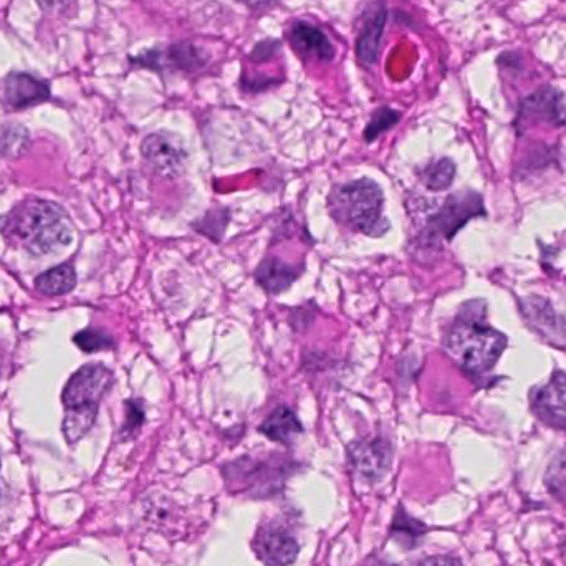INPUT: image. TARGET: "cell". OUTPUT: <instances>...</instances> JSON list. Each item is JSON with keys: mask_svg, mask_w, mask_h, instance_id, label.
Listing matches in <instances>:
<instances>
[{"mask_svg": "<svg viewBox=\"0 0 566 566\" xmlns=\"http://www.w3.org/2000/svg\"><path fill=\"white\" fill-rule=\"evenodd\" d=\"M393 451L384 439H361L348 446V462L356 477L375 484L388 474Z\"/></svg>", "mask_w": 566, "mask_h": 566, "instance_id": "52a82bcc", "label": "cell"}, {"mask_svg": "<svg viewBox=\"0 0 566 566\" xmlns=\"http://www.w3.org/2000/svg\"><path fill=\"white\" fill-rule=\"evenodd\" d=\"M75 285H77V274L70 264L57 265L39 275L35 280L37 290L48 297H57V295L72 292Z\"/></svg>", "mask_w": 566, "mask_h": 566, "instance_id": "e0dca14e", "label": "cell"}, {"mask_svg": "<svg viewBox=\"0 0 566 566\" xmlns=\"http://www.w3.org/2000/svg\"><path fill=\"white\" fill-rule=\"evenodd\" d=\"M290 42L305 57L315 58L320 62H331L335 58V47L315 25L297 22L290 30Z\"/></svg>", "mask_w": 566, "mask_h": 566, "instance_id": "5bb4252c", "label": "cell"}, {"mask_svg": "<svg viewBox=\"0 0 566 566\" xmlns=\"http://www.w3.org/2000/svg\"><path fill=\"white\" fill-rule=\"evenodd\" d=\"M115 376L106 366L87 365L68 379L63 389V406L68 408H98L111 386Z\"/></svg>", "mask_w": 566, "mask_h": 566, "instance_id": "5b68a950", "label": "cell"}, {"mask_svg": "<svg viewBox=\"0 0 566 566\" xmlns=\"http://www.w3.org/2000/svg\"><path fill=\"white\" fill-rule=\"evenodd\" d=\"M27 143H29V135L22 126L12 125L0 130V151L4 154L15 156L22 153Z\"/></svg>", "mask_w": 566, "mask_h": 566, "instance_id": "cb8c5ba5", "label": "cell"}, {"mask_svg": "<svg viewBox=\"0 0 566 566\" xmlns=\"http://www.w3.org/2000/svg\"><path fill=\"white\" fill-rule=\"evenodd\" d=\"M480 214H484V207L479 194L472 191L452 194L447 197L441 209L429 217L424 231L419 236V244L424 247H439L442 242L456 236L472 217Z\"/></svg>", "mask_w": 566, "mask_h": 566, "instance_id": "277c9868", "label": "cell"}, {"mask_svg": "<svg viewBox=\"0 0 566 566\" xmlns=\"http://www.w3.org/2000/svg\"><path fill=\"white\" fill-rule=\"evenodd\" d=\"M533 413L547 426L566 429V373L555 371L545 386L532 394Z\"/></svg>", "mask_w": 566, "mask_h": 566, "instance_id": "9c48e42d", "label": "cell"}, {"mask_svg": "<svg viewBox=\"0 0 566 566\" xmlns=\"http://www.w3.org/2000/svg\"><path fill=\"white\" fill-rule=\"evenodd\" d=\"M136 63H141V67L154 68V70H183L192 72L196 68L204 67L206 57L199 48L191 44H176L166 48L163 52L151 50L136 58Z\"/></svg>", "mask_w": 566, "mask_h": 566, "instance_id": "30bf717a", "label": "cell"}, {"mask_svg": "<svg viewBox=\"0 0 566 566\" xmlns=\"http://www.w3.org/2000/svg\"><path fill=\"white\" fill-rule=\"evenodd\" d=\"M227 222H229V212L224 211V209H217V211L207 212L201 221L194 222L192 226L202 236L209 237L214 242H219L224 236Z\"/></svg>", "mask_w": 566, "mask_h": 566, "instance_id": "44dd1931", "label": "cell"}, {"mask_svg": "<svg viewBox=\"0 0 566 566\" xmlns=\"http://www.w3.org/2000/svg\"><path fill=\"white\" fill-rule=\"evenodd\" d=\"M384 24H386V9L383 5H375V9L371 10L370 15L366 17L360 37L356 42V55L361 65L371 67L378 60Z\"/></svg>", "mask_w": 566, "mask_h": 566, "instance_id": "9a60e30c", "label": "cell"}, {"mask_svg": "<svg viewBox=\"0 0 566 566\" xmlns=\"http://www.w3.org/2000/svg\"><path fill=\"white\" fill-rule=\"evenodd\" d=\"M399 120H401V115L398 111L393 110V108H379L366 126V143H373V141L378 140L379 136L398 125Z\"/></svg>", "mask_w": 566, "mask_h": 566, "instance_id": "7402d4cb", "label": "cell"}, {"mask_svg": "<svg viewBox=\"0 0 566 566\" xmlns=\"http://www.w3.org/2000/svg\"><path fill=\"white\" fill-rule=\"evenodd\" d=\"M545 485L553 497L566 502V449L550 462L545 474Z\"/></svg>", "mask_w": 566, "mask_h": 566, "instance_id": "ffe728a7", "label": "cell"}, {"mask_svg": "<svg viewBox=\"0 0 566 566\" xmlns=\"http://www.w3.org/2000/svg\"><path fill=\"white\" fill-rule=\"evenodd\" d=\"M505 346L507 338L485 323V305L477 300L462 305L444 340V348L452 360L472 378L487 375Z\"/></svg>", "mask_w": 566, "mask_h": 566, "instance_id": "7a4b0ae2", "label": "cell"}, {"mask_svg": "<svg viewBox=\"0 0 566 566\" xmlns=\"http://www.w3.org/2000/svg\"><path fill=\"white\" fill-rule=\"evenodd\" d=\"M37 2L48 14L73 17L77 12V0H37Z\"/></svg>", "mask_w": 566, "mask_h": 566, "instance_id": "484cf974", "label": "cell"}, {"mask_svg": "<svg viewBox=\"0 0 566 566\" xmlns=\"http://www.w3.org/2000/svg\"><path fill=\"white\" fill-rule=\"evenodd\" d=\"M75 343L82 348L85 353H96V351L111 350L115 346V341L106 331L88 328L75 336Z\"/></svg>", "mask_w": 566, "mask_h": 566, "instance_id": "603a6c76", "label": "cell"}, {"mask_svg": "<svg viewBox=\"0 0 566 566\" xmlns=\"http://www.w3.org/2000/svg\"><path fill=\"white\" fill-rule=\"evenodd\" d=\"M328 211L340 226L363 236L381 237L388 232L384 194L378 184L363 178L331 189Z\"/></svg>", "mask_w": 566, "mask_h": 566, "instance_id": "3957f363", "label": "cell"}, {"mask_svg": "<svg viewBox=\"0 0 566 566\" xmlns=\"http://www.w3.org/2000/svg\"><path fill=\"white\" fill-rule=\"evenodd\" d=\"M98 408H68L63 419V436L70 444L80 441L96 421Z\"/></svg>", "mask_w": 566, "mask_h": 566, "instance_id": "d6986e66", "label": "cell"}, {"mask_svg": "<svg viewBox=\"0 0 566 566\" xmlns=\"http://www.w3.org/2000/svg\"><path fill=\"white\" fill-rule=\"evenodd\" d=\"M303 274L302 267L287 264L277 257H267L260 262L259 267L255 269V282L259 283V287L269 295H280L293 283L300 279Z\"/></svg>", "mask_w": 566, "mask_h": 566, "instance_id": "4fadbf2b", "label": "cell"}, {"mask_svg": "<svg viewBox=\"0 0 566 566\" xmlns=\"http://www.w3.org/2000/svg\"><path fill=\"white\" fill-rule=\"evenodd\" d=\"M0 234L35 257L57 254L72 244V224L55 202L29 199L0 217Z\"/></svg>", "mask_w": 566, "mask_h": 566, "instance_id": "6da1fadb", "label": "cell"}, {"mask_svg": "<svg viewBox=\"0 0 566 566\" xmlns=\"http://www.w3.org/2000/svg\"><path fill=\"white\" fill-rule=\"evenodd\" d=\"M141 154L154 173L168 179L178 178L188 159L183 143L168 133L146 136L141 143Z\"/></svg>", "mask_w": 566, "mask_h": 566, "instance_id": "8992f818", "label": "cell"}, {"mask_svg": "<svg viewBox=\"0 0 566 566\" xmlns=\"http://www.w3.org/2000/svg\"><path fill=\"white\" fill-rule=\"evenodd\" d=\"M50 98V90L39 78L27 73H12L5 80V101L10 108L22 110Z\"/></svg>", "mask_w": 566, "mask_h": 566, "instance_id": "7c38bea8", "label": "cell"}, {"mask_svg": "<svg viewBox=\"0 0 566 566\" xmlns=\"http://www.w3.org/2000/svg\"><path fill=\"white\" fill-rule=\"evenodd\" d=\"M520 118L538 120L553 126H563L566 123V108L563 98L553 88H542L522 103Z\"/></svg>", "mask_w": 566, "mask_h": 566, "instance_id": "8fae6325", "label": "cell"}, {"mask_svg": "<svg viewBox=\"0 0 566 566\" xmlns=\"http://www.w3.org/2000/svg\"><path fill=\"white\" fill-rule=\"evenodd\" d=\"M416 566H464L461 560L454 557H446V555H437V557L424 558L423 562H419Z\"/></svg>", "mask_w": 566, "mask_h": 566, "instance_id": "f1b7e54d", "label": "cell"}, {"mask_svg": "<svg viewBox=\"0 0 566 566\" xmlns=\"http://www.w3.org/2000/svg\"><path fill=\"white\" fill-rule=\"evenodd\" d=\"M254 550L264 565L287 566L297 558L298 543L287 528L265 525L255 533Z\"/></svg>", "mask_w": 566, "mask_h": 566, "instance_id": "ba28073f", "label": "cell"}, {"mask_svg": "<svg viewBox=\"0 0 566 566\" xmlns=\"http://www.w3.org/2000/svg\"><path fill=\"white\" fill-rule=\"evenodd\" d=\"M456 176V164L449 158L436 159L419 171V179L429 191H446Z\"/></svg>", "mask_w": 566, "mask_h": 566, "instance_id": "ac0fdd59", "label": "cell"}, {"mask_svg": "<svg viewBox=\"0 0 566 566\" xmlns=\"http://www.w3.org/2000/svg\"><path fill=\"white\" fill-rule=\"evenodd\" d=\"M259 432L270 441L292 444L295 437L302 434L303 426L293 409L288 406H279L269 418L265 419L264 423L260 424Z\"/></svg>", "mask_w": 566, "mask_h": 566, "instance_id": "2e32d148", "label": "cell"}, {"mask_svg": "<svg viewBox=\"0 0 566 566\" xmlns=\"http://www.w3.org/2000/svg\"><path fill=\"white\" fill-rule=\"evenodd\" d=\"M280 42L277 40H265V42H260L257 47H255L254 53L250 55V58H254L257 62H262V60H269L275 52L279 50Z\"/></svg>", "mask_w": 566, "mask_h": 566, "instance_id": "83f0119b", "label": "cell"}, {"mask_svg": "<svg viewBox=\"0 0 566 566\" xmlns=\"http://www.w3.org/2000/svg\"><path fill=\"white\" fill-rule=\"evenodd\" d=\"M144 423V406L143 401L138 399H130L126 401V423L121 429L123 436L130 437L135 434Z\"/></svg>", "mask_w": 566, "mask_h": 566, "instance_id": "d4e9b609", "label": "cell"}, {"mask_svg": "<svg viewBox=\"0 0 566 566\" xmlns=\"http://www.w3.org/2000/svg\"><path fill=\"white\" fill-rule=\"evenodd\" d=\"M393 532L406 533L414 542L424 532V525L416 522V520L409 519L408 515L404 514V512L401 514V510H399L396 520H394Z\"/></svg>", "mask_w": 566, "mask_h": 566, "instance_id": "4316f807", "label": "cell"}]
</instances>
